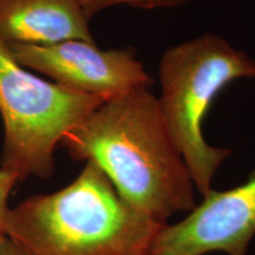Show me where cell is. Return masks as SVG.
<instances>
[{
  "label": "cell",
  "mask_w": 255,
  "mask_h": 255,
  "mask_svg": "<svg viewBox=\"0 0 255 255\" xmlns=\"http://www.w3.org/2000/svg\"><path fill=\"white\" fill-rule=\"evenodd\" d=\"M164 223L128 203L87 161L69 186L9 209L5 237L24 255H146Z\"/></svg>",
  "instance_id": "7a4b0ae2"
},
{
  "label": "cell",
  "mask_w": 255,
  "mask_h": 255,
  "mask_svg": "<svg viewBox=\"0 0 255 255\" xmlns=\"http://www.w3.org/2000/svg\"><path fill=\"white\" fill-rule=\"evenodd\" d=\"M239 78H255V59L213 33L170 47L162 57L159 109L203 196L213 190V177L231 154L206 142L203 120L216 96Z\"/></svg>",
  "instance_id": "3957f363"
},
{
  "label": "cell",
  "mask_w": 255,
  "mask_h": 255,
  "mask_svg": "<svg viewBox=\"0 0 255 255\" xmlns=\"http://www.w3.org/2000/svg\"><path fill=\"white\" fill-rule=\"evenodd\" d=\"M0 255H24L7 237L0 238Z\"/></svg>",
  "instance_id": "30bf717a"
},
{
  "label": "cell",
  "mask_w": 255,
  "mask_h": 255,
  "mask_svg": "<svg viewBox=\"0 0 255 255\" xmlns=\"http://www.w3.org/2000/svg\"><path fill=\"white\" fill-rule=\"evenodd\" d=\"M79 0H0V40L52 45L95 43Z\"/></svg>",
  "instance_id": "52a82bcc"
},
{
  "label": "cell",
  "mask_w": 255,
  "mask_h": 255,
  "mask_svg": "<svg viewBox=\"0 0 255 255\" xmlns=\"http://www.w3.org/2000/svg\"><path fill=\"white\" fill-rule=\"evenodd\" d=\"M59 144L97 164L128 203L157 221L195 207V186L146 87L105 101Z\"/></svg>",
  "instance_id": "6da1fadb"
},
{
  "label": "cell",
  "mask_w": 255,
  "mask_h": 255,
  "mask_svg": "<svg viewBox=\"0 0 255 255\" xmlns=\"http://www.w3.org/2000/svg\"><path fill=\"white\" fill-rule=\"evenodd\" d=\"M18 181L17 175L14 173L0 168V238L5 237L6 219L9 210L7 207L8 195Z\"/></svg>",
  "instance_id": "9c48e42d"
},
{
  "label": "cell",
  "mask_w": 255,
  "mask_h": 255,
  "mask_svg": "<svg viewBox=\"0 0 255 255\" xmlns=\"http://www.w3.org/2000/svg\"><path fill=\"white\" fill-rule=\"evenodd\" d=\"M105 101L31 75L0 40V113L5 123L1 168L19 181L51 177L57 144Z\"/></svg>",
  "instance_id": "277c9868"
},
{
  "label": "cell",
  "mask_w": 255,
  "mask_h": 255,
  "mask_svg": "<svg viewBox=\"0 0 255 255\" xmlns=\"http://www.w3.org/2000/svg\"><path fill=\"white\" fill-rule=\"evenodd\" d=\"M193 1V0H79L83 12L90 19L102 9L111 7V6L117 5H128L131 7L138 8H162V7H175L187 2Z\"/></svg>",
  "instance_id": "ba28073f"
},
{
  "label": "cell",
  "mask_w": 255,
  "mask_h": 255,
  "mask_svg": "<svg viewBox=\"0 0 255 255\" xmlns=\"http://www.w3.org/2000/svg\"><path fill=\"white\" fill-rule=\"evenodd\" d=\"M255 234V171L241 186L212 190L175 225L162 226L146 255H245Z\"/></svg>",
  "instance_id": "8992f818"
},
{
  "label": "cell",
  "mask_w": 255,
  "mask_h": 255,
  "mask_svg": "<svg viewBox=\"0 0 255 255\" xmlns=\"http://www.w3.org/2000/svg\"><path fill=\"white\" fill-rule=\"evenodd\" d=\"M7 47L20 66L44 73L70 90L107 101L152 83L132 47L103 51L84 40L52 45L8 43Z\"/></svg>",
  "instance_id": "5b68a950"
}]
</instances>
